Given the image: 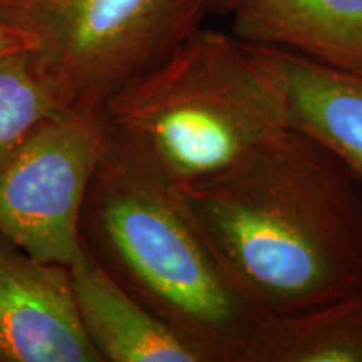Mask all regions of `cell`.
Returning <instances> with one entry per match:
<instances>
[{"mask_svg":"<svg viewBox=\"0 0 362 362\" xmlns=\"http://www.w3.org/2000/svg\"><path fill=\"white\" fill-rule=\"evenodd\" d=\"M180 189L226 279L262 319L362 288V183L304 131L287 126L230 173Z\"/></svg>","mask_w":362,"mask_h":362,"instance_id":"obj_1","label":"cell"},{"mask_svg":"<svg viewBox=\"0 0 362 362\" xmlns=\"http://www.w3.org/2000/svg\"><path fill=\"white\" fill-rule=\"evenodd\" d=\"M81 233L202 362H245L262 317L226 279L178 185L106 123Z\"/></svg>","mask_w":362,"mask_h":362,"instance_id":"obj_2","label":"cell"},{"mask_svg":"<svg viewBox=\"0 0 362 362\" xmlns=\"http://www.w3.org/2000/svg\"><path fill=\"white\" fill-rule=\"evenodd\" d=\"M101 115L180 188L221 178L291 126L282 84L257 47L205 27Z\"/></svg>","mask_w":362,"mask_h":362,"instance_id":"obj_3","label":"cell"},{"mask_svg":"<svg viewBox=\"0 0 362 362\" xmlns=\"http://www.w3.org/2000/svg\"><path fill=\"white\" fill-rule=\"evenodd\" d=\"M210 0H0L64 110L101 111L203 27Z\"/></svg>","mask_w":362,"mask_h":362,"instance_id":"obj_4","label":"cell"},{"mask_svg":"<svg viewBox=\"0 0 362 362\" xmlns=\"http://www.w3.org/2000/svg\"><path fill=\"white\" fill-rule=\"evenodd\" d=\"M104 141L101 111H62L0 163V237L44 262L69 265Z\"/></svg>","mask_w":362,"mask_h":362,"instance_id":"obj_5","label":"cell"},{"mask_svg":"<svg viewBox=\"0 0 362 362\" xmlns=\"http://www.w3.org/2000/svg\"><path fill=\"white\" fill-rule=\"evenodd\" d=\"M0 362H103L81 320L69 267L0 237Z\"/></svg>","mask_w":362,"mask_h":362,"instance_id":"obj_6","label":"cell"},{"mask_svg":"<svg viewBox=\"0 0 362 362\" xmlns=\"http://www.w3.org/2000/svg\"><path fill=\"white\" fill-rule=\"evenodd\" d=\"M67 267L81 320L103 362H202L165 320L104 269L84 240Z\"/></svg>","mask_w":362,"mask_h":362,"instance_id":"obj_7","label":"cell"},{"mask_svg":"<svg viewBox=\"0 0 362 362\" xmlns=\"http://www.w3.org/2000/svg\"><path fill=\"white\" fill-rule=\"evenodd\" d=\"M232 33L346 71H362V0H242Z\"/></svg>","mask_w":362,"mask_h":362,"instance_id":"obj_8","label":"cell"},{"mask_svg":"<svg viewBox=\"0 0 362 362\" xmlns=\"http://www.w3.org/2000/svg\"><path fill=\"white\" fill-rule=\"evenodd\" d=\"M253 47L282 84L288 124L324 144L362 183V71L336 69L280 49Z\"/></svg>","mask_w":362,"mask_h":362,"instance_id":"obj_9","label":"cell"},{"mask_svg":"<svg viewBox=\"0 0 362 362\" xmlns=\"http://www.w3.org/2000/svg\"><path fill=\"white\" fill-rule=\"evenodd\" d=\"M245 362H362V288L298 314L262 319Z\"/></svg>","mask_w":362,"mask_h":362,"instance_id":"obj_10","label":"cell"},{"mask_svg":"<svg viewBox=\"0 0 362 362\" xmlns=\"http://www.w3.org/2000/svg\"><path fill=\"white\" fill-rule=\"evenodd\" d=\"M29 51L0 57V163L61 106L29 61Z\"/></svg>","mask_w":362,"mask_h":362,"instance_id":"obj_11","label":"cell"},{"mask_svg":"<svg viewBox=\"0 0 362 362\" xmlns=\"http://www.w3.org/2000/svg\"><path fill=\"white\" fill-rule=\"evenodd\" d=\"M24 51H30V40L24 34L0 22V57Z\"/></svg>","mask_w":362,"mask_h":362,"instance_id":"obj_12","label":"cell"},{"mask_svg":"<svg viewBox=\"0 0 362 362\" xmlns=\"http://www.w3.org/2000/svg\"><path fill=\"white\" fill-rule=\"evenodd\" d=\"M242 0H210V12L230 16Z\"/></svg>","mask_w":362,"mask_h":362,"instance_id":"obj_13","label":"cell"}]
</instances>
